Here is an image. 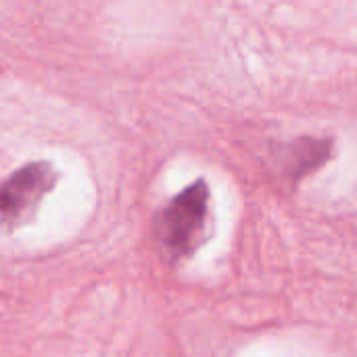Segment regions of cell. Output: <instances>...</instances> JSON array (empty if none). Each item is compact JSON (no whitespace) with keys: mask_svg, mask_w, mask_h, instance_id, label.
<instances>
[{"mask_svg":"<svg viewBox=\"0 0 357 357\" xmlns=\"http://www.w3.org/2000/svg\"><path fill=\"white\" fill-rule=\"evenodd\" d=\"M209 186L197 180L169 199L155 218V236L174 261L190 257L203 241L209 218Z\"/></svg>","mask_w":357,"mask_h":357,"instance_id":"6da1fadb","label":"cell"},{"mask_svg":"<svg viewBox=\"0 0 357 357\" xmlns=\"http://www.w3.org/2000/svg\"><path fill=\"white\" fill-rule=\"evenodd\" d=\"M331 151L333 142L328 138H301L295 146H291L287 172L293 176H305L307 172H314L316 167L326 163Z\"/></svg>","mask_w":357,"mask_h":357,"instance_id":"3957f363","label":"cell"},{"mask_svg":"<svg viewBox=\"0 0 357 357\" xmlns=\"http://www.w3.org/2000/svg\"><path fill=\"white\" fill-rule=\"evenodd\" d=\"M56 182L59 172L48 161H33L13 172L0 182V224L13 230L29 222Z\"/></svg>","mask_w":357,"mask_h":357,"instance_id":"7a4b0ae2","label":"cell"}]
</instances>
